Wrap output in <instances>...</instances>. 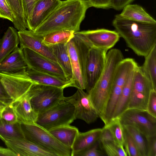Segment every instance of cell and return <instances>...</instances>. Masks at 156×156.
I'll list each match as a JSON object with an SVG mask.
<instances>
[{"instance_id": "6da1fadb", "label": "cell", "mask_w": 156, "mask_h": 156, "mask_svg": "<svg viewBox=\"0 0 156 156\" xmlns=\"http://www.w3.org/2000/svg\"><path fill=\"white\" fill-rule=\"evenodd\" d=\"M91 7L87 0H66L34 31L44 36L56 31H79L87 9Z\"/></svg>"}, {"instance_id": "7a4b0ae2", "label": "cell", "mask_w": 156, "mask_h": 156, "mask_svg": "<svg viewBox=\"0 0 156 156\" xmlns=\"http://www.w3.org/2000/svg\"><path fill=\"white\" fill-rule=\"evenodd\" d=\"M112 25L127 46L138 56L145 57L156 45V24L133 21L117 14Z\"/></svg>"}, {"instance_id": "3957f363", "label": "cell", "mask_w": 156, "mask_h": 156, "mask_svg": "<svg viewBox=\"0 0 156 156\" xmlns=\"http://www.w3.org/2000/svg\"><path fill=\"white\" fill-rule=\"evenodd\" d=\"M124 58L120 50L117 48L110 50L106 54L103 70L88 94L100 118L105 112L110 97L117 67Z\"/></svg>"}, {"instance_id": "277c9868", "label": "cell", "mask_w": 156, "mask_h": 156, "mask_svg": "<svg viewBox=\"0 0 156 156\" xmlns=\"http://www.w3.org/2000/svg\"><path fill=\"white\" fill-rule=\"evenodd\" d=\"M67 44L72 71V87L85 90L87 61L91 47L77 32Z\"/></svg>"}, {"instance_id": "5b68a950", "label": "cell", "mask_w": 156, "mask_h": 156, "mask_svg": "<svg viewBox=\"0 0 156 156\" xmlns=\"http://www.w3.org/2000/svg\"><path fill=\"white\" fill-rule=\"evenodd\" d=\"M26 139L55 155L70 156L71 149L61 143L48 130L36 124H21Z\"/></svg>"}, {"instance_id": "8992f818", "label": "cell", "mask_w": 156, "mask_h": 156, "mask_svg": "<svg viewBox=\"0 0 156 156\" xmlns=\"http://www.w3.org/2000/svg\"><path fill=\"white\" fill-rule=\"evenodd\" d=\"M76 119L74 105L63 100L39 113L36 124L48 131L57 126L70 125Z\"/></svg>"}, {"instance_id": "52a82bcc", "label": "cell", "mask_w": 156, "mask_h": 156, "mask_svg": "<svg viewBox=\"0 0 156 156\" xmlns=\"http://www.w3.org/2000/svg\"><path fill=\"white\" fill-rule=\"evenodd\" d=\"M64 89L34 83L27 93L32 106L38 114L51 107L62 100Z\"/></svg>"}, {"instance_id": "ba28073f", "label": "cell", "mask_w": 156, "mask_h": 156, "mask_svg": "<svg viewBox=\"0 0 156 156\" xmlns=\"http://www.w3.org/2000/svg\"><path fill=\"white\" fill-rule=\"evenodd\" d=\"M151 84L138 65L134 69L127 109L147 111Z\"/></svg>"}, {"instance_id": "9c48e42d", "label": "cell", "mask_w": 156, "mask_h": 156, "mask_svg": "<svg viewBox=\"0 0 156 156\" xmlns=\"http://www.w3.org/2000/svg\"><path fill=\"white\" fill-rule=\"evenodd\" d=\"M117 118L123 126L134 127L147 138L156 136V117L147 111L127 109Z\"/></svg>"}, {"instance_id": "30bf717a", "label": "cell", "mask_w": 156, "mask_h": 156, "mask_svg": "<svg viewBox=\"0 0 156 156\" xmlns=\"http://www.w3.org/2000/svg\"><path fill=\"white\" fill-rule=\"evenodd\" d=\"M26 71L0 72V81L13 102L26 94L34 83L28 76Z\"/></svg>"}, {"instance_id": "8fae6325", "label": "cell", "mask_w": 156, "mask_h": 156, "mask_svg": "<svg viewBox=\"0 0 156 156\" xmlns=\"http://www.w3.org/2000/svg\"><path fill=\"white\" fill-rule=\"evenodd\" d=\"M107 51L93 47L89 51L86 66V88L88 94L95 85L104 69Z\"/></svg>"}, {"instance_id": "7c38bea8", "label": "cell", "mask_w": 156, "mask_h": 156, "mask_svg": "<svg viewBox=\"0 0 156 156\" xmlns=\"http://www.w3.org/2000/svg\"><path fill=\"white\" fill-rule=\"evenodd\" d=\"M63 100L69 102L74 105L76 119H81L90 124L99 118L88 94L83 90L78 89L73 95L64 97Z\"/></svg>"}, {"instance_id": "4fadbf2b", "label": "cell", "mask_w": 156, "mask_h": 156, "mask_svg": "<svg viewBox=\"0 0 156 156\" xmlns=\"http://www.w3.org/2000/svg\"><path fill=\"white\" fill-rule=\"evenodd\" d=\"M23 51L28 68L69 80L57 62L27 48H23Z\"/></svg>"}, {"instance_id": "5bb4252c", "label": "cell", "mask_w": 156, "mask_h": 156, "mask_svg": "<svg viewBox=\"0 0 156 156\" xmlns=\"http://www.w3.org/2000/svg\"><path fill=\"white\" fill-rule=\"evenodd\" d=\"M91 47L106 50L113 47L120 37L115 30L105 29L77 32Z\"/></svg>"}, {"instance_id": "9a60e30c", "label": "cell", "mask_w": 156, "mask_h": 156, "mask_svg": "<svg viewBox=\"0 0 156 156\" xmlns=\"http://www.w3.org/2000/svg\"><path fill=\"white\" fill-rule=\"evenodd\" d=\"M20 48H28L56 62L51 47L43 41V36L26 30L18 32Z\"/></svg>"}, {"instance_id": "2e32d148", "label": "cell", "mask_w": 156, "mask_h": 156, "mask_svg": "<svg viewBox=\"0 0 156 156\" xmlns=\"http://www.w3.org/2000/svg\"><path fill=\"white\" fill-rule=\"evenodd\" d=\"M7 147L17 156H55L26 138L8 137L0 135Z\"/></svg>"}, {"instance_id": "e0dca14e", "label": "cell", "mask_w": 156, "mask_h": 156, "mask_svg": "<svg viewBox=\"0 0 156 156\" xmlns=\"http://www.w3.org/2000/svg\"><path fill=\"white\" fill-rule=\"evenodd\" d=\"M60 0H38L27 23V28L34 31L59 5Z\"/></svg>"}, {"instance_id": "ac0fdd59", "label": "cell", "mask_w": 156, "mask_h": 156, "mask_svg": "<svg viewBox=\"0 0 156 156\" xmlns=\"http://www.w3.org/2000/svg\"><path fill=\"white\" fill-rule=\"evenodd\" d=\"M21 124H36L38 114L32 107L27 93L18 100L10 104Z\"/></svg>"}, {"instance_id": "d6986e66", "label": "cell", "mask_w": 156, "mask_h": 156, "mask_svg": "<svg viewBox=\"0 0 156 156\" xmlns=\"http://www.w3.org/2000/svg\"><path fill=\"white\" fill-rule=\"evenodd\" d=\"M102 128H98L81 133L79 132L71 148V156H77L99 140Z\"/></svg>"}, {"instance_id": "ffe728a7", "label": "cell", "mask_w": 156, "mask_h": 156, "mask_svg": "<svg viewBox=\"0 0 156 156\" xmlns=\"http://www.w3.org/2000/svg\"><path fill=\"white\" fill-rule=\"evenodd\" d=\"M28 66L23 49L18 47L0 63V72L16 73L26 71Z\"/></svg>"}, {"instance_id": "44dd1931", "label": "cell", "mask_w": 156, "mask_h": 156, "mask_svg": "<svg viewBox=\"0 0 156 156\" xmlns=\"http://www.w3.org/2000/svg\"><path fill=\"white\" fill-rule=\"evenodd\" d=\"M26 73L29 77L34 83L64 89L72 87L71 80H66L47 73L27 68Z\"/></svg>"}, {"instance_id": "7402d4cb", "label": "cell", "mask_w": 156, "mask_h": 156, "mask_svg": "<svg viewBox=\"0 0 156 156\" xmlns=\"http://www.w3.org/2000/svg\"><path fill=\"white\" fill-rule=\"evenodd\" d=\"M20 43L18 32L9 27L0 41V63L18 47Z\"/></svg>"}, {"instance_id": "603a6c76", "label": "cell", "mask_w": 156, "mask_h": 156, "mask_svg": "<svg viewBox=\"0 0 156 156\" xmlns=\"http://www.w3.org/2000/svg\"><path fill=\"white\" fill-rule=\"evenodd\" d=\"M48 131L61 143L71 149L79 132L77 128L70 125L55 127Z\"/></svg>"}, {"instance_id": "cb8c5ba5", "label": "cell", "mask_w": 156, "mask_h": 156, "mask_svg": "<svg viewBox=\"0 0 156 156\" xmlns=\"http://www.w3.org/2000/svg\"><path fill=\"white\" fill-rule=\"evenodd\" d=\"M119 15L133 21L156 24V20L141 6L137 4H128L126 6Z\"/></svg>"}, {"instance_id": "d4e9b609", "label": "cell", "mask_w": 156, "mask_h": 156, "mask_svg": "<svg viewBox=\"0 0 156 156\" xmlns=\"http://www.w3.org/2000/svg\"><path fill=\"white\" fill-rule=\"evenodd\" d=\"M67 44H60L49 46L67 80H71L72 77V71Z\"/></svg>"}, {"instance_id": "484cf974", "label": "cell", "mask_w": 156, "mask_h": 156, "mask_svg": "<svg viewBox=\"0 0 156 156\" xmlns=\"http://www.w3.org/2000/svg\"><path fill=\"white\" fill-rule=\"evenodd\" d=\"M134 70L129 75L123 88L114 109L112 119L118 118L127 109L130 95Z\"/></svg>"}, {"instance_id": "4316f807", "label": "cell", "mask_w": 156, "mask_h": 156, "mask_svg": "<svg viewBox=\"0 0 156 156\" xmlns=\"http://www.w3.org/2000/svg\"><path fill=\"white\" fill-rule=\"evenodd\" d=\"M144 57L140 68L151 83L153 89L156 90V45Z\"/></svg>"}, {"instance_id": "83f0119b", "label": "cell", "mask_w": 156, "mask_h": 156, "mask_svg": "<svg viewBox=\"0 0 156 156\" xmlns=\"http://www.w3.org/2000/svg\"><path fill=\"white\" fill-rule=\"evenodd\" d=\"M12 14V22L15 28L19 30L27 28L25 20L22 0H6Z\"/></svg>"}, {"instance_id": "f1b7e54d", "label": "cell", "mask_w": 156, "mask_h": 156, "mask_svg": "<svg viewBox=\"0 0 156 156\" xmlns=\"http://www.w3.org/2000/svg\"><path fill=\"white\" fill-rule=\"evenodd\" d=\"M75 33L70 30L52 32L43 36V41L48 45L66 44L74 36Z\"/></svg>"}, {"instance_id": "f546056e", "label": "cell", "mask_w": 156, "mask_h": 156, "mask_svg": "<svg viewBox=\"0 0 156 156\" xmlns=\"http://www.w3.org/2000/svg\"><path fill=\"white\" fill-rule=\"evenodd\" d=\"M124 129L131 136L138 149L140 156H147V138L134 127L129 126H123Z\"/></svg>"}, {"instance_id": "4dcf8cb0", "label": "cell", "mask_w": 156, "mask_h": 156, "mask_svg": "<svg viewBox=\"0 0 156 156\" xmlns=\"http://www.w3.org/2000/svg\"><path fill=\"white\" fill-rule=\"evenodd\" d=\"M0 135L10 137L25 138L21 123H8L0 119Z\"/></svg>"}, {"instance_id": "1f68e13d", "label": "cell", "mask_w": 156, "mask_h": 156, "mask_svg": "<svg viewBox=\"0 0 156 156\" xmlns=\"http://www.w3.org/2000/svg\"><path fill=\"white\" fill-rule=\"evenodd\" d=\"M111 131L115 141L124 147L125 139L123 126L118 118L112 119L106 125Z\"/></svg>"}, {"instance_id": "d6a6232c", "label": "cell", "mask_w": 156, "mask_h": 156, "mask_svg": "<svg viewBox=\"0 0 156 156\" xmlns=\"http://www.w3.org/2000/svg\"><path fill=\"white\" fill-rule=\"evenodd\" d=\"M100 143L101 148L108 156H127L124 147L115 142L105 141Z\"/></svg>"}, {"instance_id": "836d02e7", "label": "cell", "mask_w": 156, "mask_h": 156, "mask_svg": "<svg viewBox=\"0 0 156 156\" xmlns=\"http://www.w3.org/2000/svg\"><path fill=\"white\" fill-rule=\"evenodd\" d=\"M124 147L127 156H140L137 147L132 138L124 128Z\"/></svg>"}, {"instance_id": "e575fe53", "label": "cell", "mask_w": 156, "mask_h": 156, "mask_svg": "<svg viewBox=\"0 0 156 156\" xmlns=\"http://www.w3.org/2000/svg\"><path fill=\"white\" fill-rule=\"evenodd\" d=\"M1 119L8 123L19 122L17 116L10 104L5 106L2 113Z\"/></svg>"}, {"instance_id": "d590c367", "label": "cell", "mask_w": 156, "mask_h": 156, "mask_svg": "<svg viewBox=\"0 0 156 156\" xmlns=\"http://www.w3.org/2000/svg\"><path fill=\"white\" fill-rule=\"evenodd\" d=\"M100 142L99 140L90 147L77 154V156H102L104 153L100 150Z\"/></svg>"}, {"instance_id": "8d00e7d4", "label": "cell", "mask_w": 156, "mask_h": 156, "mask_svg": "<svg viewBox=\"0 0 156 156\" xmlns=\"http://www.w3.org/2000/svg\"><path fill=\"white\" fill-rule=\"evenodd\" d=\"M0 18L13 21V16L6 0H0Z\"/></svg>"}, {"instance_id": "74e56055", "label": "cell", "mask_w": 156, "mask_h": 156, "mask_svg": "<svg viewBox=\"0 0 156 156\" xmlns=\"http://www.w3.org/2000/svg\"><path fill=\"white\" fill-rule=\"evenodd\" d=\"M147 111L152 116L156 117V90L151 91L148 99Z\"/></svg>"}, {"instance_id": "f35d334b", "label": "cell", "mask_w": 156, "mask_h": 156, "mask_svg": "<svg viewBox=\"0 0 156 156\" xmlns=\"http://www.w3.org/2000/svg\"><path fill=\"white\" fill-rule=\"evenodd\" d=\"M37 0H22L24 17L27 24L30 18L33 9Z\"/></svg>"}, {"instance_id": "ab89813d", "label": "cell", "mask_w": 156, "mask_h": 156, "mask_svg": "<svg viewBox=\"0 0 156 156\" xmlns=\"http://www.w3.org/2000/svg\"><path fill=\"white\" fill-rule=\"evenodd\" d=\"M91 7L98 8L106 9L111 8L112 0H87Z\"/></svg>"}, {"instance_id": "60d3db41", "label": "cell", "mask_w": 156, "mask_h": 156, "mask_svg": "<svg viewBox=\"0 0 156 156\" xmlns=\"http://www.w3.org/2000/svg\"><path fill=\"white\" fill-rule=\"evenodd\" d=\"M147 138V156H156V136Z\"/></svg>"}, {"instance_id": "b9f144b4", "label": "cell", "mask_w": 156, "mask_h": 156, "mask_svg": "<svg viewBox=\"0 0 156 156\" xmlns=\"http://www.w3.org/2000/svg\"><path fill=\"white\" fill-rule=\"evenodd\" d=\"M13 102L11 98L8 95L0 81V104L6 106Z\"/></svg>"}, {"instance_id": "7bdbcfd3", "label": "cell", "mask_w": 156, "mask_h": 156, "mask_svg": "<svg viewBox=\"0 0 156 156\" xmlns=\"http://www.w3.org/2000/svg\"><path fill=\"white\" fill-rule=\"evenodd\" d=\"M99 141L100 142L105 141L115 142L111 131L106 125H105L102 128V132Z\"/></svg>"}, {"instance_id": "ee69618b", "label": "cell", "mask_w": 156, "mask_h": 156, "mask_svg": "<svg viewBox=\"0 0 156 156\" xmlns=\"http://www.w3.org/2000/svg\"><path fill=\"white\" fill-rule=\"evenodd\" d=\"M134 0H112L111 8L117 10L122 9Z\"/></svg>"}, {"instance_id": "f6af8a7d", "label": "cell", "mask_w": 156, "mask_h": 156, "mask_svg": "<svg viewBox=\"0 0 156 156\" xmlns=\"http://www.w3.org/2000/svg\"><path fill=\"white\" fill-rule=\"evenodd\" d=\"M0 156H17V155L10 149L0 146Z\"/></svg>"}, {"instance_id": "bcb514c9", "label": "cell", "mask_w": 156, "mask_h": 156, "mask_svg": "<svg viewBox=\"0 0 156 156\" xmlns=\"http://www.w3.org/2000/svg\"><path fill=\"white\" fill-rule=\"evenodd\" d=\"M6 106L0 104V119H1L2 113Z\"/></svg>"}, {"instance_id": "7dc6e473", "label": "cell", "mask_w": 156, "mask_h": 156, "mask_svg": "<svg viewBox=\"0 0 156 156\" xmlns=\"http://www.w3.org/2000/svg\"><path fill=\"white\" fill-rule=\"evenodd\" d=\"M0 40H1V39H0Z\"/></svg>"}]
</instances>
